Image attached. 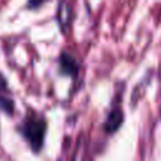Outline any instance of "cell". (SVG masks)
<instances>
[{"label":"cell","mask_w":161,"mask_h":161,"mask_svg":"<svg viewBox=\"0 0 161 161\" xmlns=\"http://www.w3.org/2000/svg\"><path fill=\"white\" fill-rule=\"evenodd\" d=\"M47 130L45 121L39 116H30L24 121L23 133L29 141L34 151H39L44 143V135Z\"/></svg>","instance_id":"1"},{"label":"cell","mask_w":161,"mask_h":161,"mask_svg":"<svg viewBox=\"0 0 161 161\" xmlns=\"http://www.w3.org/2000/svg\"><path fill=\"white\" fill-rule=\"evenodd\" d=\"M57 20L59 24V28L62 29V31L64 33L72 20V9L69 6V4L65 0H60L58 4V9H57Z\"/></svg>","instance_id":"2"},{"label":"cell","mask_w":161,"mask_h":161,"mask_svg":"<svg viewBox=\"0 0 161 161\" xmlns=\"http://www.w3.org/2000/svg\"><path fill=\"white\" fill-rule=\"evenodd\" d=\"M59 67H60V72L65 75H77L78 73V63L75 60V58L67 53V52H63L60 54V58H59Z\"/></svg>","instance_id":"3"},{"label":"cell","mask_w":161,"mask_h":161,"mask_svg":"<svg viewBox=\"0 0 161 161\" xmlns=\"http://www.w3.org/2000/svg\"><path fill=\"white\" fill-rule=\"evenodd\" d=\"M122 122H123V112H122V109L118 108V107L113 108L107 116V119L104 122V130L108 133H113L114 131H117L119 128Z\"/></svg>","instance_id":"4"},{"label":"cell","mask_w":161,"mask_h":161,"mask_svg":"<svg viewBox=\"0 0 161 161\" xmlns=\"http://www.w3.org/2000/svg\"><path fill=\"white\" fill-rule=\"evenodd\" d=\"M0 108L3 111H5L6 113H11L13 109H14V104H13V102L9 98L0 97Z\"/></svg>","instance_id":"5"},{"label":"cell","mask_w":161,"mask_h":161,"mask_svg":"<svg viewBox=\"0 0 161 161\" xmlns=\"http://www.w3.org/2000/svg\"><path fill=\"white\" fill-rule=\"evenodd\" d=\"M44 1H47V0H28L26 8H28V9H36V8H39Z\"/></svg>","instance_id":"6"},{"label":"cell","mask_w":161,"mask_h":161,"mask_svg":"<svg viewBox=\"0 0 161 161\" xmlns=\"http://www.w3.org/2000/svg\"><path fill=\"white\" fill-rule=\"evenodd\" d=\"M6 88V80L3 78V75L0 74V91H4Z\"/></svg>","instance_id":"7"}]
</instances>
